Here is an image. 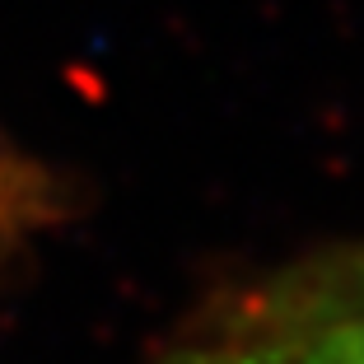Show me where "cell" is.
I'll return each mask as SVG.
<instances>
[{
  "mask_svg": "<svg viewBox=\"0 0 364 364\" xmlns=\"http://www.w3.org/2000/svg\"><path fill=\"white\" fill-rule=\"evenodd\" d=\"M201 364H364V262L234 322Z\"/></svg>",
  "mask_w": 364,
  "mask_h": 364,
  "instance_id": "obj_1",
  "label": "cell"
}]
</instances>
